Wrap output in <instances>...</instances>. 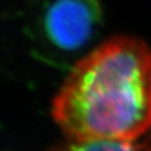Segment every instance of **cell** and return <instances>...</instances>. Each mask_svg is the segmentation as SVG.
Masks as SVG:
<instances>
[{"instance_id":"cell-1","label":"cell","mask_w":151,"mask_h":151,"mask_svg":"<svg viewBox=\"0 0 151 151\" xmlns=\"http://www.w3.org/2000/svg\"><path fill=\"white\" fill-rule=\"evenodd\" d=\"M71 141H135L151 128V48L119 36L79 60L52 101Z\"/></svg>"},{"instance_id":"cell-3","label":"cell","mask_w":151,"mask_h":151,"mask_svg":"<svg viewBox=\"0 0 151 151\" xmlns=\"http://www.w3.org/2000/svg\"><path fill=\"white\" fill-rule=\"evenodd\" d=\"M52 151H151L147 144L134 141H71V143L57 147Z\"/></svg>"},{"instance_id":"cell-2","label":"cell","mask_w":151,"mask_h":151,"mask_svg":"<svg viewBox=\"0 0 151 151\" xmlns=\"http://www.w3.org/2000/svg\"><path fill=\"white\" fill-rule=\"evenodd\" d=\"M102 19L99 0H46L38 19V31L52 50L75 52L96 40Z\"/></svg>"}]
</instances>
